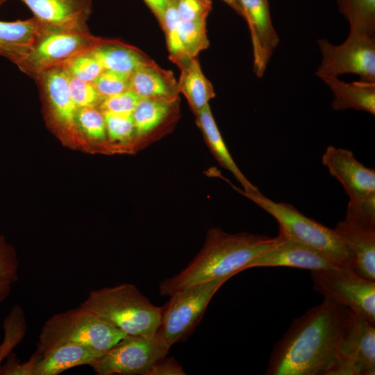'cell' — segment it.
<instances>
[{"mask_svg": "<svg viewBox=\"0 0 375 375\" xmlns=\"http://www.w3.org/2000/svg\"><path fill=\"white\" fill-rule=\"evenodd\" d=\"M89 53L99 61L104 69L128 75L151 61L138 48L111 40L102 39Z\"/></svg>", "mask_w": 375, "mask_h": 375, "instance_id": "cell-22", "label": "cell"}, {"mask_svg": "<svg viewBox=\"0 0 375 375\" xmlns=\"http://www.w3.org/2000/svg\"><path fill=\"white\" fill-rule=\"evenodd\" d=\"M158 20L165 33L169 59L180 68L192 58L185 52L180 39L178 32L180 19L175 8L174 0H167Z\"/></svg>", "mask_w": 375, "mask_h": 375, "instance_id": "cell-27", "label": "cell"}, {"mask_svg": "<svg viewBox=\"0 0 375 375\" xmlns=\"http://www.w3.org/2000/svg\"><path fill=\"white\" fill-rule=\"evenodd\" d=\"M103 38L88 31L44 28L41 26L25 56L16 65L35 78L52 67L88 53Z\"/></svg>", "mask_w": 375, "mask_h": 375, "instance_id": "cell-6", "label": "cell"}, {"mask_svg": "<svg viewBox=\"0 0 375 375\" xmlns=\"http://www.w3.org/2000/svg\"><path fill=\"white\" fill-rule=\"evenodd\" d=\"M233 8L238 15L243 17V10L240 4V0H222Z\"/></svg>", "mask_w": 375, "mask_h": 375, "instance_id": "cell-42", "label": "cell"}, {"mask_svg": "<svg viewBox=\"0 0 375 375\" xmlns=\"http://www.w3.org/2000/svg\"><path fill=\"white\" fill-rule=\"evenodd\" d=\"M276 238L247 232L228 233L219 228H210L202 248L179 273L159 283L162 296L203 282L233 277L244 270L253 258L272 247Z\"/></svg>", "mask_w": 375, "mask_h": 375, "instance_id": "cell-2", "label": "cell"}, {"mask_svg": "<svg viewBox=\"0 0 375 375\" xmlns=\"http://www.w3.org/2000/svg\"><path fill=\"white\" fill-rule=\"evenodd\" d=\"M230 277L203 282L176 292L162 306L158 332L169 347L193 331L219 288Z\"/></svg>", "mask_w": 375, "mask_h": 375, "instance_id": "cell-7", "label": "cell"}, {"mask_svg": "<svg viewBox=\"0 0 375 375\" xmlns=\"http://www.w3.org/2000/svg\"><path fill=\"white\" fill-rule=\"evenodd\" d=\"M170 348L158 331L151 337L126 335L90 366L98 375H144Z\"/></svg>", "mask_w": 375, "mask_h": 375, "instance_id": "cell-9", "label": "cell"}, {"mask_svg": "<svg viewBox=\"0 0 375 375\" xmlns=\"http://www.w3.org/2000/svg\"><path fill=\"white\" fill-rule=\"evenodd\" d=\"M231 185L274 217L285 236L317 249L339 267L352 269V256L334 228L308 217L290 203L272 201L260 191L247 192Z\"/></svg>", "mask_w": 375, "mask_h": 375, "instance_id": "cell-4", "label": "cell"}, {"mask_svg": "<svg viewBox=\"0 0 375 375\" xmlns=\"http://www.w3.org/2000/svg\"><path fill=\"white\" fill-rule=\"evenodd\" d=\"M334 230L352 256L353 271L375 281V225L345 217Z\"/></svg>", "mask_w": 375, "mask_h": 375, "instance_id": "cell-16", "label": "cell"}, {"mask_svg": "<svg viewBox=\"0 0 375 375\" xmlns=\"http://www.w3.org/2000/svg\"><path fill=\"white\" fill-rule=\"evenodd\" d=\"M176 100L142 98L132 112L135 138H149L171 115Z\"/></svg>", "mask_w": 375, "mask_h": 375, "instance_id": "cell-25", "label": "cell"}, {"mask_svg": "<svg viewBox=\"0 0 375 375\" xmlns=\"http://www.w3.org/2000/svg\"><path fill=\"white\" fill-rule=\"evenodd\" d=\"M158 19L164 10L167 0H144Z\"/></svg>", "mask_w": 375, "mask_h": 375, "instance_id": "cell-41", "label": "cell"}, {"mask_svg": "<svg viewBox=\"0 0 375 375\" xmlns=\"http://www.w3.org/2000/svg\"><path fill=\"white\" fill-rule=\"evenodd\" d=\"M174 5L182 21L206 19L212 10L211 0H174Z\"/></svg>", "mask_w": 375, "mask_h": 375, "instance_id": "cell-37", "label": "cell"}, {"mask_svg": "<svg viewBox=\"0 0 375 375\" xmlns=\"http://www.w3.org/2000/svg\"><path fill=\"white\" fill-rule=\"evenodd\" d=\"M18 261L14 249L0 236V302L8 296L18 279Z\"/></svg>", "mask_w": 375, "mask_h": 375, "instance_id": "cell-30", "label": "cell"}, {"mask_svg": "<svg viewBox=\"0 0 375 375\" xmlns=\"http://www.w3.org/2000/svg\"><path fill=\"white\" fill-rule=\"evenodd\" d=\"M107 137L113 142H127L135 138V126L132 115L103 112Z\"/></svg>", "mask_w": 375, "mask_h": 375, "instance_id": "cell-33", "label": "cell"}, {"mask_svg": "<svg viewBox=\"0 0 375 375\" xmlns=\"http://www.w3.org/2000/svg\"><path fill=\"white\" fill-rule=\"evenodd\" d=\"M35 79L55 122L68 131L77 128V107L74 103L68 87V74L58 65L39 74Z\"/></svg>", "mask_w": 375, "mask_h": 375, "instance_id": "cell-17", "label": "cell"}, {"mask_svg": "<svg viewBox=\"0 0 375 375\" xmlns=\"http://www.w3.org/2000/svg\"><path fill=\"white\" fill-rule=\"evenodd\" d=\"M374 374L375 326L355 314L328 375Z\"/></svg>", "mask_w": 375, "mask_h": 375, "instance_id": "cell-11", "label": "cell"}, {"mask_svg": "<svg viewBox=\"0 0 375 375\" xmlns=\"http://www.w3.org/2000/svg\"><path fill=\"white\" fill-rule=\"evenodd\" d=\"M62 65L69 75L89 83H93L104 70L99 61L89 52L76 56Z\"/></svg>", "mask_w": 375, "mask_h": 375, "instance_id": "cell-32", "label": "cell"}, {"mask_svg": "<svg viewBox=\"0 0 375 375\" xmlns=\"http://www.w3.org/2000/svg\"><path fill=\"white\" fill-rule=\"evenodd\" d=\"M340 12L349 24V32L375 37V0H337Z\"/></svg>", "mask_w": 375, "mask_h": 375, "instance_id": "cell-26", "label": "cell"}, {"mask_svg": "<svg viewBox=\"0 0 375 375\" xmlns=\"http://www.w3.org/2000/svg\"><path fill=\"white\" fill-rule=\"evenodd\" d=\"M8 0H0V6Z\"/></svg>", "mask_w": 375, "mask_h": 375, "instance_id": "cell-43", "label": "cell"}, {"mask_svg": "<svg viewBox=\"0 0 375 375\" xmlns=\"http://www.w3.org/2000/svg\"><path fill=\"white\" fill-rule=\"evenodd\" d=\"M317 44L322 62L316 71L319 78L344 73L358 75L360 81L375 82V37L349 33L345 41L335 45L326 39Z\"/></svg>", "mask_w": 375, "mask_h": 375, "instance_id": "cell-10", "label": "cell"}, {"mask_svg": "<svg viewBox=\"0 0 375 375\" xmlns=\"http://www.w3.org/2000/svg\"><path fill=\"white\" fill-rule=\"evenodd\" d=\"M4 337L0 344V365L26 335L27 323L20 305L13 306L3 322Z\"/></svg>", "mask_w": 375, "mask_h": 375, "instance_id": "cell-28", "label": "cell"}, {"mask_svg": "<svg viewBox=\"0 0 375 375\" xmlns=\"http://www.w3.org/2000/svg\"><path fill=\"white\" fill-rule=\"evenodd\" d=\"M7 362L0 365V374L2 375H33V371L38 362L40 360L42 354L35 351L30 358L24 363H20L16 357L11 353Z\"/></svg>", "mask_w": 375, "mask_h": 375, "instance_id": "cell-39", "label": "cell"}, {"mask_svg": "<svg viewBox=\"0 0 375 375\" xmlns=\"http://www.w3.org/2000/svg\"><path fill=\"white\" fill-rule=\"evenodd\" d=\"M102 99L130 90L129 75L104 69L92 83Z\"/></svg>", "mask_w": 375, "mask_h": 375, "instance_id": "cell-35", "label": "cell"}, {"mask_svg": "<svg viewBox=\"0 0 375 375\" xmlns=\"http://www.w3.org/2000/svg\"><path fill=\"white\" fill-rule=\"evenodd\" d=\"M322 162L342 185L350 202L375 196V170L360 163L351 151L328 146L322 156Z\"/></svg>", "mask_w": 375, "mask_h": 375, "instance_id": "cell-12", "label": "cell"}, {"mask_svg": "<svg viewBox=\"0 0 375 375\" xmlns=\"http://www.w3.org/2000/svg\"><path fill=\"white\" fill-rule=\"evenodd\" d=\"M345 217L375 225V196L358 202L349 201Z\"/></svg>", "mask_w": 375, "mask_h": 375, "instance_id": "cell-38", "label": "cell"}, {"mask_svg": "<svg viewBox=\"0 0 375 375\" xmlns=\"http://www.w3.org/2000/svg\"><path fill=\"white\" fill-rule=\"evenodd\" d=\"M194 115L197 124L202 132L206 144L219 164L233 174L243 187V191L247 192L259 191L245 177L233 160L214 119L210 105Z\"/></svg>", "mask_w": 375, "mask_h": 375, "instance_id": "cell-21", "label": "cell"}, {"mask_svg": "<svg viewBox=\"0 0 375 375\" xmlns=\"http://www.w3.org/2000/svg\"><path fill=\"white\" fill-rule=\"evenodd\" d=\"M354 315L348 308L324 298L294 319L277 341L265 374L328 375Z\"/></svg>", "mask_w": 375, "mask_h": 375, "instance_id": "cell-1", "label": "cell"}, {"mask_svg": "<svg viewBox=\"0 0 375 375\" xmlns=\"http://www.w3.org/2000/svg\"><path fill=\"white\" fill-rule=\"evenodd\" d=\"M276 243L251 260L244 270L259 267H288L324 270L340 267L317 249L285 236L279 231Z\"/></svg>", "mask_w": 375, "mask_h": 375, "instance_id": "cell-13", "label": "cell"}, {"mask_svg": "<svg viewBox=\"0 0 375 375\" xmlns=\"http://www.w3.org/2000/svg\"><path fill=\"white\" fill-rule=\"evenodd\" d=\"M103 353L81 344H60L42 354L35 367L33 375H58L72 367L90 365Z\"/></svg>", "mask_w": 375, "mask_h": 375, "instance_id": "cell-19", "label": "cell"}, {"mask_svg": "<svg viewBox=\"0 0 375 375\" xmlns=\"http://www.w3.org/2000/svg\"><path fill=\"white\" fill-rule=\"evenodd\" d=\"M180 69L178 92L185 97L196 114L209 105L210 101L215 97V90L210 81L203 74L197 58H191Z\"/></svg>", "mask_w": 375, "mask_h": 375, "instance_id": "cell-24", "label": "cell"}, {"mask_svg": "<svg viewBox=\"0 0 375 375\" xmlns=\"http://www.w3.org/2000/svg\"><path fill=\"white\" fill-rule=\"evenodd\" d=\"M76 121L77 128L90 139L102 141L107 138L104 115L97 107L78 108Z\"/></svg>", "mask_w": 375, "mask_h": 375, "instance_id": "cell-31", "label": "cell"}, {"mask_svg": "<svg viewBox=\"0 0 375 375\" xmlns=\"http://www.w3.org/2000/svg\"><path fill=\"white\" fill-rule=\"evenodd\" d=\"M253 46V67L262 76L279 39L273 26L267 0H240Z\"/></svg>", "mask_w": 375, "mask_h": 375, "instance_id": "cell-15", "label": "cell"}, {"mask_svg": "<svg viewBox=\"0 0 375 375\" xmlns=\"http://www.w3.org/2000/svg\"><path fill=\"white\" fill-rule=\"evenodd\" d=\"M44 28L88 31L92 0H20Z\"/></svg>", "mask_w": 375, "mask_h": 375, "instance_id": "cell-14", "label": "cell"}, {"mask_svg": "<svg viewBox=\"0 0 375 375\" xmlns=\"http://www.w3.org/2000/svg\"><path fill=\"white\" fill-rule=\"evenodd\" d=\"M41 26L34 18L0 21V56L17 65L33 44Z\"/></svg>", "mask_w": 375, "mask_h": 375, "instance_id": "cell-23", "label": "cell"}, {"mask_svg": "<svg viewBox=\"0 0 375 375\" xmlns=\"http://www.w3.org/2000/svg\"><path fill=\"white\" fill-rule=\"evenodd\" d=\"M129 87L141 98L176 100L179 93L172 72L161 69L153 60L129 75Z\"/></svg>", "mask_w": 375, "mask_h": 375, "instance_id": "cell-18", "label": "cell"}, {"mask_svg": "<svg viewBox=\"0 0 375 375\" xmlns=\"http://www.w3.org/2000/svg\"><path fill=\"white\" fill-rule=\"evenodd\" d=\"M71 98L77 108L98 107L102 98L92 83L79 80L68 74Z\"/></svg>", "mask_w": 375, "mask_h": 375, "instance_id": "cell-34", "label": "cell"}, {"mask_svg": "<svg viewBox=\"0 0 375 375\" xmlns=\"http://www.w3.org/2000/svg\"><path fill=\"white\" fill-rule=\"evenodd\" d=\"M314 290L375 325V281L351 269L311 271Z\"/></svg>", "mask_w": 375, "mask_h": 375, "instance_id": "cell-8", "label": "cell"}, {"mask_svg": "<svg viewBox=\"0 0 375 375\" xmlns=\"http://www.w3.org/2000/svg\"><path fill=\"white\" fill-rule=\"evenodd\" d=\"M178 32L183 49L190 58H197L209 46L206 19L190 22L180 20Z\"/></svg>", "mask_w": 375, "mask_h": 375, "instance_id": "cell-29", "label": "cell"}, {"mask_svg": "<svg viewBox=\"0 0 375 375\" xmlns=\"http://www.w3.org/2000/svg\"><path fill=\"white\" fill-rule=\"evenodd\" d=\"M183 367L172 357L163 356L147 370L144 375H185Z\"/></svg>", "mask_w": 375, "mask_h": 375, "instance_id": "cell-40", "label": "cell"}, {"mask_svg": "<svg viewBox=\"0 0 375 375\" xmlns=\"http://www.w3.org/2000/svg\"><path fill=\"white\" fill-rule=\"evenodd\" d=\"M126 335L81 306L52 315L43 324L37 349L42 356L64 344L88 346L105 352Z\"/></svg>", "mask_w": 375, "mask_h": 375, "instance_id": "cell-5", "label": "cell"}, {"mask_svg": "<svg viewBox=\"0 0 375 375\" xmlns=\"http://www.w3.org/2000/svg\"><path fill=\"white\" fill-rule=\"evenodd\" d=\"M142 98L131 90L102 99L98 108L103 112L131 115Z\"/></svg>", "mask_w": 375, "mask_h": 375, "instance_id": "cell-36", "label": "cell"}, {"mask_svg": "<svg viewBox=\"0 0 375 375\" xmlns=\"http://www.w3.org/2000/svg\"><path fill=\"white\" fill-rule=\"evenodd\" d=\"M80 306L126 335L147 337L158 331L162 312L127 283L92 290Z\"/></svg>", "mask_w": 375, "mask_h": 375, "instance_id": "cell-3", "label": "cell"}, {"mask_svg": "<svg viewBox=\"0 0 375 375\" xmlns=\"http://www.w3.org/2000/svg\"><path fill=\"white\" fill-rule=\"evenodd\" d=\"M333 94L331 106L335 110L354 109L375 115V82L359 81L351 83L338 76L320 78Z\"/></svg>", "mask_w": 375, "mask_h": 375, "instance_id": "cell-20", "label": "cell"}]
</instances>
